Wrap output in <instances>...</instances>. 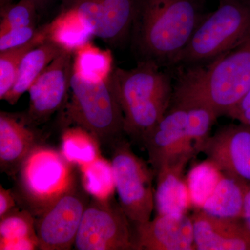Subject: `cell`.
Wrapping results in <instances>:
<instances>
[{"mask_svg": "<svg viewBox=\"0 0 250 250\" xmlns=\"http://www.w3.org/2000/svg\"><path fill=\"white\" fill-rule=\"evenodd\" d=\"M207 14L204 0H137L130 38L139 61L176 65Z\"/></svg>", "mask_w": 250, "mask_h": 250, "instance_id": "1", "label": "cell"}, {"mask_svg": "<svg viewBox=\"0 0 250 250\" xmlns=\"http://www.w3.org/2000/svg\"><path fill=\"white\" fill-rule=\"evenodd\" d=\"M73 52L67 47L51 62L29 88V105L24 113L37 126L63 108L68 98L74 67Z\"/></svg>", "mask_w": 250, "mask_h": 250, "instance_id": "12", "label": "cell"}, {"mask_svg": "<svg viewBox=\"0 0 250 250\" xmlns=\"http://www.w3.org/2000/svg\"><path fill=\"white\" fill-rule=\"evenodd\" d=\"M43 140L25 115L0 112V170L14 177L22 164Z\"/></svg>", "mask_w": 250, "mask_h": 250, "instance_id": "15", "label": "cell"}, {"mask_svg": "<svg viewBox=\"0 0 250 250\" xmlns=\"http://www.w3.org/2000/svg\"><path fill=\"white\" fill-rule=\"evenodd\" d=\"M23 238H38L35 218L27 210L15 208L0 219V243Z\"/></svg>", "mask_w": 250, "mask_h": 250, "instance_id": "25", "label": "cell"}, {"mask_svg": "<svg viewBox=\"0 0 250 250\" xmlns=\"http://www.w3.org/2000/svg\"><path fill=\"white\" fill-rule=\"evenodd\" d=\"M217 118L211 110L201 105L172 102L165 116L142 141L154 172L174 158L194 157L201 153Z\"/></svg>", "mask_w": 250, "mask_h": 250, "instance_id": "5", "label": "cell"}, {"mask_svg": "<svg viewBox=\"0 0 250 250\" xmlns=\"http://www.w3.org/2000/svg\"><path fill=\"white\" fill-rule=\"evenodd\" d=\"M90 195L81 177L66 192L35 218L39 250L72 249Z\"/></svg>", "mask_w": 250, "mask_h": 250, "instance_id": "11", "label": "cell"}, {"mask_svg": "<svg viewBox=\"0 0 250 250\" xmlns=\"http://www.w3.org/2000/svg\"><path fill=\"white\" fill-rule=\"evenodd\" d=\"M62 12L80 27L111 45L124 43L131 36L137 0H60Z\"/></svg>", "mask_w": 250, "mask_h": 250, "instance_id": "10", "label": "cell"}, {"mask_svg": "<svg viewBox=\"0 0 250 250\" xmlns=\"http://www.w3.org/2000/svg\"><path fill=\"white\" fill-rule=\"evenodd\" d=\"M223 175L218 167L208 159L199 163L189 171L187 181L193 208L201 209Z\"/></svg>", "mask_w": 250, "mask_h": 250, "instance_id": "23", "label": "cell"}, {"mask_svg": "<svg viewBox=\"0 0 250 250\" xmlns=\"http://www.w3.org/2000/svg\"><path fill=\"white\" fill-rule=\"evenodd\" d=\"M113 198L90 200L83 212L74 248L77 250H136L134 229Z\"/></svg>", "mask_w": 250, "mask_h": 250, "instance_id": "9", "label": "cell"}, {"mask_svg": "<svg viewBox=\"0 0 250 250\" xmlns=\"http://www.w3.org/2000/svg\"><path fill=\"white\" fill-rule=\"evenodd\" d=\"M10 1H13V0H0V4H4V3ZM31 1H34L37 6L38 9L39 11H41V10L46 7V6L49 4L51 0H31Z\"/></svg>", "mask_w": 250, "mask_h": 250, "instance_id": "31", "label": "cell"}, {"mask_svg": "<svg viewBox=\"0 0 250 250\" xmlns=\"http://www.w3.org/2000/svg\"><path fill=\"white\" fill-rule=\"evenodd\" d=\"M43 26L36 27V25L11 29L2 35H0V52L25 45L40 34Z\"/></svg>", "mask_w": 250, "mask_h": 250, "instance_id": "26", "label": "cell"}, {"mask_svg": "<svg viewBox=\"0 0 250 250\" xmlns=\"http://www.w3.org/2000/svg\"><path fill=\"white\" fill-rule=\"evenodd\" d=\"M111 166L118 203L133 225L151 220L155 209L154 170L124 138L112 145Z\"/></svg>", "mask_w": 250, "mask_h": 250, "instance_id": "8", "label": "cell"}, {"mask_svg": "<svg viewBox=\"0 0 250 250\" xmlns=\"http://www.w3.org/2000/svg\"><path fill=\"white\" fill-rule=\"evenodd\" d=\"M227 116L250 126V89Z\"/></svg>", "mask_w": 250, "mask_h": 250, "instance_id": "27", "label": "cell"}, {"mask_svg": "<svg viewBox=\"0 0 250 250\" xmlns=\"http://www.w3.org/2000/svg\"><path fill=\"white\" fill-rule=\"evenodd\" d=\"M248 184L241 179L223 174L200 210L220 218H241Z\"/></svg>", "mask_w": 250, "mask_h": 250, "instance_id": "19", "label": "cell"}, {"mask_svg": "<svg viewBox=\"0 0 250 250\" xmlns=\"http://www.w3.org/2000/svg\"><path fill=\"white\" fill-rule=\"evenodd\" d=\"M16 202L13 190L0 185V219L16 208Z\"/></svg>", "mask_w": 250, "mask_h": 250, "instance_id": "29", "label": "cell"}, {"mask_svg": "<svg viewBox=\"0 0 250 250\" xmlns=\"http://www.w3.org/2000/svg\"><path fill=\"white\" fill-rule=\"evenodd\" d=\"M80 177L90 197L99 200L113 198L116 189L111 163L101 156L87 165L80 166Z\"/></svg>", "mask_w": 250, "mask_h": 250, "instance_id": "21", "label": "cell"}, {"mask_svg": "<svg viewBox=\"0 0 250 250\" xmlns=\"http://www.w3.org/2000/svg\"><path fill=\"white\" fill-rule=\"evenodd\" d=\"M1 250H39L38 238H23L0 243Z\"/></svg>", "mask_w": 250, "mask_h": 250, "instance_id": "28", "label": "cell"}, {"mask_svg": "<svg viewBox=\"0 0 250 250\" xmlns=\"http://www.w3.org/2000/svg\"><path fill=\"white\" fill-rule=\"evenodd\" d=\"M191 217L195 250H250V233L241 218H220L201 210Z\"/></svg>", "mask_w": 250, "mask_h": 250, "instance_id": "16", "label": "cell"}, {"mask_svg": "<svg viewBox=\"0 0 250 250\" xmlns=\"http://www.w3.org/2000/svg\"><path fill=\"white\" fill-rule=\"evenodd\" d=\"M67 47L61 41L49 36L41 45L28 52L21 62L12 88L3 100L10 104H16L23 94L29 91L46 67Z\"/></svg>", "mask_w": 250, "mask_h": 250, "instance_id": "18", "label": "cell"}, {"mask_svg": "<svg viewBox=\"0 0 250 250\" xmlns=\"http://www.w3.org/2000/svg\"><path fill=\"white\" fill-rule=\"evenodd\" d=\"M193 156L184 155L164 163L154 171L156 215L187 213L192 208L186 167Z\"/></svg>", "mask_w": 250, "mask_h": 250, "instance_id": "17", "label": "cell"}, {"mask_svg": "<svg viewBox=\"0 0 250 250\" xmlns=\"http://www.w3.org/2000/svg\"><path fill=\"white\" fill-rule=\"evenodd\" d=\"M241 219L247 229L250 233V184H248L245 193Z\"/></svg>", "mask_w": 250, "mask_h": 250, "instance_id": "30", "label": "cell"}, {"mask_svg": "<svg viewBox=\"0 0 250 250\" xmlns=\"http://www.w3.org/2000/svg\"><path fill=\"white\" fill-rule=\"evenodd\" d=\"M62 108L64 124L85 130L102 146L111 147L125 134L124 115L109 74L90 78L74 62L70 92Z\"/></svg>", "mask_w": 250, "mask_h": 250, "instance_id": "4", "label": "cell"}, {"mask_svg": "<svg viewBox=\"0 0 250 250\" xmlns=\"http://www.w3.org/2000/svg\"><path fill=\"white\" fill-rule=\"evenodd\" d=\"M250 37V0H219L197 27L177 64L190 68L233 50Z\"/></svg>", "mask_w": 250, "mask_h": 250, "instance_id": "6", "label": "cell"}, {"mask_svg": "<svg viewBox=\"0 0 250 250\" xmlns=\"http://www.w3.org/2000/svg\"><path fill=\"white\" fill-rule=\"evenodd\" d=\"M109 78L124 115L125 134L142 143L172 104L170 75L154 61L144 60L132 69L115 67Z\"/></svg>", "mask_w": 250, "mask_h": 250, "instance_id": "3", "label": "cell"}, {"mask_svg": "<svg viewBox=\"0 0 250 250\" xmlns=\"http://www.w3.org/2000/svg\"><path fill=\"white\" fill-rule=\"evenodd\" d=\"M72 164L43 145L36 148L16 174V202L34 216L41 214L78 180Z\"/></svg>", "mask_w": 250, "mask_h": 250, "instance_id": "7", "label": "cell"}, {"mask_svg": "<svg viewBox=\"0 0 250 250\" xmlns=\"http://www.w3.org/2000/svg\"><path fill=\"white\" fill-rule=\"evenodd\" d=\"M99 146L100 143L91 134L75 126L62 135L61 153L68 162L84 166L100 157Z\"/></svg>", "mask_w": 250, "mask_h": 250, "instance_id": "22", "label": "cell"}, {"mask_svg": "<svg viewBox=\"0 0 250 250\" xmlns=\"http://www.w3.org/2000/svg\"><path fill=\"white\" fill-rule=\"evenodd\" d=\"M250 89V37L223 54L206 69L192 67L174 87L172 101L209 108L227 116Z\"/></svg>", "mask_w": 250, "mask_h": 250, "instance_id": "2", "label": "cell"}, {"mask_svg": "<svg viewBox=\"0 0 250 250\" xmlns=\"http://www.w3.org/2000/svg\"><path fill=\"white\" fill-rule=\"evenodd\" d=\"M207 159L223 174L250 184V126L225 125L210 135L202 147Z\"/></svg>", "mask_w": 250, "mask_h": 250, "instance_id": "13", "label": "cell"}, {"mask_svg": "<svg viewBox=\"0 0 250 250\" xmlns=\"http://www.w3.org/2000/svg\"><path fill=\"white\" fill-rule=\"evenodd\" d=\"M136 250H195L193 221L187 213L156 215L134 225Z\"/></svg>", "mask_w": 250, "mask_h": 250, "instance_id": "14", "label": "cell"}, {"mask_svg": "<svg viewBox=\"0 0 250 250\" xmlns=\"http://www.w3.org/2000/svg\"><path fill=\"white\" fill-rule=\"evenodd\" d=\"M39 11L31 0H13L0 4V35L11 29L36 25Z\"/></svg>", "mask_w": 250, "mask_h": 250, "instance_id": "24", "label": "cell"}, {"mask_svg": "<svg viewBox=\"0 0 250 250\" xmlns=\"http://www.w3.org/2000/svg\"><path fill=\"white\" fill-rule=\"evenodd\" d=\"M53 23L43 26L40 34L25 45L0 52V100H4L14 85L18 68L24 56L49 38Z\"/></svg>", "mask_w": 250, "mask_h": 250, "instance_id": "20", "label": "cell"}]
</instances>
